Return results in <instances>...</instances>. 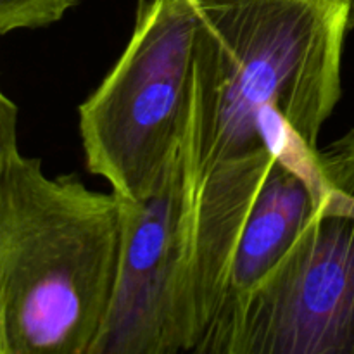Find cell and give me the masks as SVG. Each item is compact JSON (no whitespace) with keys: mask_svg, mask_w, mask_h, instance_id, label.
I'll return each mask as SVG.
<instances>
[{"mask_svg":"<svg viewBox=\"0 0 354 354\" xmlns=\"http://www.w3.org/2000/svg\"><path fill=\"white\" fill-rule=\"evenodd\" d=\"M194 189L185 128L151 190L137 201L121 199L116 286L90 354L190 353L187 272Z\"/></svg>","mask_w":354,"mask_h":354,"instance_id":"obj_6","label":"cell"},{"mask_svg":"<svg viewBox=\"0 0 354 354\" xmlns=\"http://www.w3.org/2000/svg\"><path fill=\"white\" fill-rule=\"evenodd\" d=\"M317 165L313 214L211 354H354V128Z\"/></svg>","mask_w":354,"mask_h":354,"instance_id":"obj_5","label":"cell"},{"mask_svg":"<svg viewBox=\"0 0 354 354\" xmlns=\"http://www.w3.org/2000/svg\"><path fill=\"white\" fill-rule=\"evenodd\" d=\"M123 203L17 152L0 182L7 354H90L118 277Z\"/></svg>","mask_w":354,"mask_h":354,"instance_id":"obj_2","label":"cell"},{"mask_svg":"<svg viewBox=\"0 0 354 354\" xmlns=\"http://www.w3.org/2000/svg\"><path fill=\"white\" fill-rule=\"evenodd\" d=\"M318 197L320 182L270 147L196 180L187 272L190 353L211 354L292 248Z\"/></svg>","mask_w":354,"mask_h":354,"instance_id":"obj_3","label":"cell"},{"mask_svg":"<svg viewBox=\"0 0 354 354\" xmlns=\"http://www.w3.org/2000/svg\"><path fill=\"white\" fill-rule=\"evenodd\" d=\"M190 0H138L130 40L80 104L85 166L124 201L151 190L183 137L192 100Z\"/></svg>","mask_w":354,"mask_h":354,"instance_id":"obj_4","label":"cell"},{"mask_svg":"<svg viewBox=\"0 0 354 354\" xmlns=\"http://www.w3.org/2000/svg\"><path fill=\"white\" fill-rule=\"evenodd\" d=\"M0 354H7V351H6V339H3L2 320H0Z\"/></svg>","mask_w":354,"mask_h":354,"instance_id":"obj_9","label":"cell"},{"mask_svg":"<svg viewBox=\"0 0 354 354\" xmlns=\"http://www.w3.org/2000/svg\"><path fill=\"white\" fill-rule=\"evenodd\" d=\"M196 12L189 138L196 180L261 147L318 149L342 97L354 0H190Z\"/></svg>","mask_w":354,"mask_h":354,"instance_id":"obj_1","label":"cell"},{"mask_svg":"<svg viewBox=\"0 0 354 354\" xmlns=\"http://www.w3.org/2000/svg\"><path fill=\"white\" fill-rule=\"evenodd\" d=\"M78 3L80 0H0V37L50 26Z\"/></svg>","mask_w":354,"mask_h":354,"instance_id":"obj_7","label":"cell"},{"mask_svg":"<svg viewBox=\"0 0 354 354\" xmlns=\"http://www.w3.org/2000/svg\"><path fill=\"white\" fill-rule=\"evenodd\" d=\"M17 106L0 88V182L9 168L17 147Z\"/></svg>","mask_w":354,"mask_h":354,"instance_id":"obj_8","label":"cell"}]
</instances>
